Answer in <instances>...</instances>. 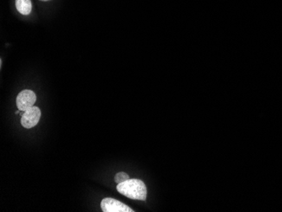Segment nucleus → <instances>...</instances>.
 I'll return each mask as SVG.
<instances>
[{"instance_id":"nucleus-1","label":"nucleus","mask_w":282,"mask_h":212,"mask_svg":"<svg viewBox=\"0 0 282 212\" xmlns=\"http://www.w3.org/2000/svg\"><path fill=\"white\" fill-rule=\"evenodd\" d=\"M118 191L121 195L126 197L137 200V201H145L147 197L146 186L141 179H128L123 183H118L117 186Z\"/></svg>"},{"instance_id":"nucleus-2","label":"nucleus","mask_w":282,"mask_h":212,"mask_svg":"<svg viewBox=\"0 0 282 212\" xmlns=\"http://www.w3.org/2000/svg\"><path fill=\"white\" fill-rule=\"evenodd\" d=\"M41 118V110L37 106H32L24 112L21 117V124L26 129H32L38 124Z\"/></svg>"},{"instance_id":"nucleus-3","label":"nucleus","mask_w":282,"mask_h":212,"mask_svg":"<svg viewBox=\"0 0 282 212\" xmlns=\"http://www.w3.org/2000/svg\"><path fill=\"white\" fill-rule=\"evenodd\" d=\"M35 101H36V96L35 93L31 90H24L20 92L16 98V106L20 111L25 112L27 109L34 106Z\"/></svg>"},{"instance_id":"nucleus-4","label":"nucleus","mask_w":282,"mask_h":212,"mask_svg":"<svg viewBox=\"0 0 282 212\" xmlns=\"http://www.w3.org/2000/svg\"><path fill=\"white\" fill-rule=\"evenodd\" d=\"M103 212H134L130 207L112 198H105L101 202Z\"/></svg>"},{"instance_id":"nucleus-5","label":"nucleus","mask_w":282,"mask_h":212,"mask_svg":"<svg viewBox=\"0 0 282 212\" xmlns=\"http://www.w3.org/2000/svg\"><path fill=\"white\" fill-rule=\"evenodd\" d=\"M15 6H16L18 11L23 15H29L33 9L31 0H16Z\"/></svg>"},{"instance_id":"nucleus-6","label":"nucleus","mask_w":282,"mask_h":212,"mask_svg":"<svg viewBox=\"0 0 282 212\" xmlns=\"http://www.w3.org/2000/svg\"><path fill=\"white\" fill-rule=\"evenodd\" d=\"M128 179H130V176L124 172H120L115 175L114 181L117 183H123Z\"/></svg>"},{"instance_id":"nucleus-7","label":"nucleus","mask_w":282,"mask_h":212,"mask_svg":"<svg viewBox=\"0 0 282 212\" xmlns=\"http://www.w3.org/2000/svg\"><path fill=\"white\" fill-rule=\"evenodd\" d=\"M19 111H16V112H15V114H18V113H19Z\"/></svg>"},{"instance_id":"nucleus-8","label":"nucleus","mask_w":282,"mask_h":212,"mask_svg":"<svg viewBox=\"0 0 282 212\" xmlns=\"http://www.w3.org/2000/svg\"><path fill=\"white\" fill-rule=\"evenodd\" d=\"M40 1H49V0H40Z\"/></svg>"}]
</instances>
